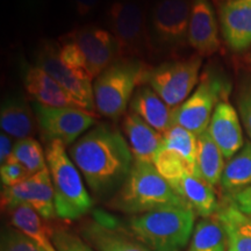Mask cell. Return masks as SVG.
Here are the masks:
<instances>
[{"label":"cell","mask_w":251,"mask_h":251,"mask_svg":"<svg viewBox=\"0 0 251 251\" xmlns=\"http://www.w3.org/2000/svg\"><path fill=\"white\" fill-rule=\"evenodd\" d=\"M228 237V251H251V219L229 200L214 214Z\"/></svg>","instance_id":"cb8c5ba5"},{"label":"cell","mask_w":251,"mask_h":251,"mask_svg":"<svg viewBox=\"0 0 251 251\" xmlns=\"http://www.w3.org/2000/svg\"><path fill=\"white\" fill-rule=\"evenodd\" d=\"M57 45L59 58L62 59V62L64 63L68 68H70L75 71L86 72V74H89L86 68V61L83 52L80 51V49L78 48L71 40H69L68 37L64 35L59 37V40L57 41Z\"/></svg>","instance_id":"1f68e13d"},{"label":"cell","mask_w":251,"mask_h":251,"mask_svg":"<svg viewBox=\"0 0 251 251\" xmlns=\"http://www.w3.org/2000/svg\"><path fill=\"white\" fill-rule=\"evenodd\" d=\"M251 186V141L226 164L220 187L226 196L231 197Z\"/></svg>","instance_id":"484cf974"},{"label":"cell","mask_w":251,"mask_h":251,"mask_svg":"<svg viewBox=\"0 0 251 251\" xmlns=\"http://www.w3.org/2000/svg\"><path fill=\"white\" fill-rule=\"evenodd\" d=\"M121 126L135 161L152 163L163 146V134L153 129L151 126L131 111L124 115Z\"/></svg>","instance_id":"d6986e66"},{"label":"cell","mask_w":251,"mask_h":251,"mask_svg":"<svg viewBox=\"0 0 251 251\" xmlns=\"http://www.w3.org/2000/svg\"><path fill=\"white\" fill-rule=\"evenodd\" d=\"M175 109L148 85L137 87L129 103V111L136 113L161 134L176 126Z\"/></svg>","instance_id":"ffe728a7"},{"label":"cell","mask_w":251,"mask_h":251,"mask_svg":"<svg viewBox=\"0 0 251 251\" xmlns=\"http://www.w3.org/2000/svg\"><path fill=\"white\" fill-rule=\"evenodd\" d=\"M229 200L244 214L251 215V186L229 197Z\"/></svg>","instance_id":"8d00e7d4"},{"label":"cell","mask_w":251,"mask_h":251,"mask_svg":"<svg viewBox=\"0 0 251 251\" xmlns=\"http://www.w3.org/2000/svg\"><path fill=\"white\" fill-rule=\"evenodd\" d=\"M188 46L201 57L215 54L220 49L219 24L211 0H193Z\"/></svg>","instance_id":"2e32d148"},{"label":"cell","mask_w":251,"mask_h":251,"mask_svg":"<svg viewBox=\"0 0 251 251\" xmlns=\"http://www.w3.org/2000/svg\"><path fill=\"white\" fill-rule=\"evenodd\" d=\"M7 213L11 225L26 234L43 251H57L52 240L54 231L35 209L23 205L9 209Z\"/></svg>","instance_id":"603a6c76"},{"label":"cell","mask_w":251,"mask_h":251,"mask_svg":"<svg viewBox=\"0 0 251 251\" xmlns=\"http://www.w3.org/2000/svg\"><path fill=\"white\" fill-rule=\"evenodd\" d=\"M193 0H156L148 13L150 37L156 54L177 55L188 46Z\"/></svg>","instance_id":"ba28073f"},{"label":"cell","mask_w":251,"mask_h":251,"mask_svg":"<svg viewBox=\"0 0 251 251\" xmlns=\"http://www.w3.org/2000/svg\"><path fill=\"white\" fill-rule=\"evenodd\" d=\"M9 161L17 162L25 166L30 175H35L43 169L48 168L42 146L34 137L18 140L14 144L13 152Z\"/></svg>","instance_id":"f1b7e54d"},{"label":"cell","mask_w":251,"mask_h":251,"mask_svg":"<svg viewBox=\"0 0 251 251\" xmlns=\"http://www.w3.org/2000/svg\"><path fill=\"white\" fill-rule=\"evenodd\" d=\"M69 2L75 13L80 18L92 15L100 5V0H69Z\"/></svg>","instance_id":"d590c367"},{"label":"cell","mask_w":251,"mask_h":251,"mask_svg":"<svg viewBox=\"0 0 251 251\" xmlns=\"http://www.w3.org/2000/svg\"><path fill=\"white\" fill-rule=\"evenodd\" d=\"M0 126L4 133L17 140L31 137L39 129L33 106L20 94H13L2 100Z\"/></svg>","instance_id":"44dd1931"},{"label":"cell","mask_w":251,"mask_h":251,"mask_svg":"<svg viewBox=\"0 0 251 251\" xmlns=\"http://www.w3.org/2000/svg\"><path fill=\"white\" fill-rule=\"evenodd\" d=\"M83 52L90 77L94 80L109 65L122 58L118 41L105 28L87 25L65 34Z\"/></svg>","instance_id":"4fadbf2b"},{"label":"cell","mask_w":251,"mask_h":251,"mask_svg":"<svg viewBox=\"0 0 251 251\" xmlns=\"http://www.w3.org/2000/svg\"><path fill=\"white\" fill-rule=\"evenodd\" d=\"M196 213L187 206H169L134 215L131 235L151 251H183L194 230Z\"/></svg>","instance_id":"3957f363"},{"label":"cell","mask_w":251,"mask_h":251,"mask_svg":"<svg viewBox=\"0 0 251 251\" xmlns=\"http://www.w3.org/2000/svg\"><path fill=\"white\" fill-rule=\"evenodd\" d=\"M225 156L208 131H203L198 136L197 169L198 174L211 186L220 185L226 163Z\"/></svg>","instance_id":"d4e9b609"},{"label":"cell","mask_w":251,"mask_h":251,"mask_svg":"<svg viewBox=\"0 0 251 251\" xmlns=\"http://www.w3.org/2000/svg\"><path fill=\"white\" fill-rule=\"evenodd\" d=\"M19 6L25 12H29V13H34V12L40 11L42 6H45L47 0H17Z\"/></svg>","instance_id":"f35d334b"},{"label":"cell","mask_w":251,"mask_h":251,"mask_svg":"<svg viewBox=\"0 0 251 251\" xmlns=\"http://www.w3.org/2000/svg\"><path fill=\"white\" fill-rule=\"evenodd\" d=\"M187 251H228V237L215 215L196 225Z\"/></svg>","instance_id":"4316f807"},{"label":"cell","mask_w":251,"mask_h":251,"mask_svg":"<svg viewBox=\"0 0 251 251\" xmlns=\"http://www.w3.org/2000/svg\"><path fill=\"white\" fill-rule=\"evenodd\" d=\"M23 81L27 93L35 102L51 107L81 108L64 87L35 64H24Z\"/></svg>","instance_id":"e0dca14e"},{"label":"cell","mask_w":251,"mask_h":251,"mask_svg":"<svg viewBox=\"0 0 251 251\" xmlns=\"http://www.w3.org/2000/svg\"><path fill=\"white\" fill-rule=\"evenodd\" d=\"M83 234L97 251H151L134 235L121 230L117 220L101 211L94 212Z\"/></svg>","instance_id":"9a60e30c"},{"label":"cell","mask_w":251,"mask_h":251,"mask_svg":"<svg viewBox=\"0 0 251 251\" xmlns=\"http://www.w3.org/2000/svg\"><path fill=\"white\" fill-rule=\"evenodd\" d=\"M237 107L243 127L251 139V79H244L237 94Z\"/></svg>","instance_id":"836d02e7"},{"label":"cell","mask_w":251,"mask_h":251,"mask_svg":"<svg viewBox=\"0 0 251 251\" xmlns=\"http://www.w3.org/2000/svg\"><path fill=\"white\" fill-rule=\"evenodd\" d=\"M109 31L118 41L121 57L144 58L156 54L148 26V14L141 0H113L106 11Z\"/></svg>","instance_id":"8992f818"},{"label":"cell","mask_w":251,"mask_h":251,"mask_svg":"<svg viewBox=\"0 0 251 251\" xmlns=\"http://www.w3.org/2000/svg\"><path fill=\"white\" fill-rule=\"evenodd\" d=\"M41 137L48 144L59 141L65 147L72 146L86 131L97 125V115L84 108L51 107L33 101Z\"/></svg>","instance_id":"30bf717a"},{"label":"cell","mask_w":251,"mask_h":251,"mask_svg":"<svg viewBox=\"0 0 251 251\" xmlns=\"http://www.w3.org/2000/svg\"><path fill=\"white\" fill-rule=\"evenodd\" d=\"M92 194L98 199L114 197L133 168L134 156L121 130L100 122L69 149Z\"/></svg>","instance_id":"6da1fadb"},{"label":"cell","mask_w":251,"mask_h":251,"mask_svg":"<svg viewBox=\"0 0 251 251\" xmlns=\"http://www.w3.org/2000/svg\"><path fill=\"white\" fill-rule=\"evenodd\" d=\"M249 216H250V219H251V215H249Z\"/></svg>","instance_id":"ab89813d"},{"label":"cell","mask_w":251,"mask_h":251,"mask_svg":"<svg viewBox=\"0 0 251 251\" xmlns=\"http://www.w3.org/2000/svg\"><path fill=\"white\" fill-rule=\"evenodd\" d=\"M52 240L57 251H96L76 234L62 228L54 231Z\"/></svg>","instance_id":"d6a6232c"},{"label":"cell","mask_w":251,"mask_h":251,"mask_svg":"<svg viewBox=\"0 0 251 251\" xmlns=\"http://www.w3.org/2000/svg\"><path fill=\"white\" fill-rule=\"evenodd\" d=\"M14 144L15 142H13V137L1 131V134H0V163H1V165L6 164L11 159Z\"/></svg>","instance_id":"74e56055"},{"label":"cell","mask_w":251,"mask_h":251,"mask_svg":"<svg viewBox=\"0 0 251 251\" xmlns=\"http://www.w3.org/2000/svg\"><path fill=\"white\" fill-rule=\"evenodd\" d=\"M183 201L202 219L211 218L219 211L220 203L214 187L200 176L186 174L171 186Z\"/></svg>","instance_id":"7402d4cb"},{"label":"cell","mask_w":251,"mask_h":251,"mask_svg":"<svg viewBox=\"0 0 251 251\" xmlns=\"http://www.w3.org/2000/svg\"><path fill=\"white\" fill-rule=\"evenodd\" d=\"M146 68L141 59L122 57L93 80L94 106L100 115L113 121L124 118L135 91L143 85Z\"/></svg>","instance_id":"5b68a950"},{"label":"cell","mask_w":251,"mask_h":251,"mask_svg":"<svg viewBox=\"0 0 251 251\" xmlns=\"http://www.w3.org/2000/svg\"><path fill=\"white\" fill-rule=\"evenodd\" d=\"M250 57H251V56H250Z\"/></svg>","instance_id":"60d3db41"},{"label":"cell","mask_w":251,"mask_h":251,"mask_svg":"<svg viewBox=\"0 0 251 251\" xmlns=\"http://www.w3.org/2000/svg\"><path fill=\"white\" fill-rule=\"evenodd\" d=\"M0 251H43L31 238L19 229L6 227L1 231Z\"/></svg>","instance_id":"4dcf8cb0"},{"label":"cell","mask_w":251,"mask_h":251,"mask_svg":"<svg viewBox=\"0 0 251 251\" xmlns=\"http://www.w3.org/2000/svg\"><path fill=\"white\" fill-rule=\"evenodd\" d=\"M29 206L43 219L56 218L55 194L49 169L31 175L26 180L1 188V207L6 212L18 206Z\"/></svg>","instance_id":"7c38bea8"},{"label":"cell","mask_w":251,"mask_h":251,"mask_svg":"<svg viewBox=\"0 0 251 251\" xmlns=\"http://www.w3.org/2000/svg\"><path fill=\"white\" fill-rule=\"evenodd\" d=\"M202 57L172 58L155 67L147 65L143 85H148L172 108L180 106L194 91L200 80Z\"/></svg>","instance_id":"52a82bcc"},{"label":"cell","mask_w":251,"mask_h":251,"mask_svg":"<svg viewBox=\"0 0 251 251\" xmlns=\"http://www.w3.org/2000/svg\"><path fill=\"white\" fill-rule=\"evenodd\" d=\"M231 84L224 75L206 69L191 96L175 109L176 125L199 136L208 129L213 112L219 102L227 100Z\"/></svg>","instance_id":"9c48e42d"},{"label":"cell","mask_w":251,"mask_h":251,"mask_svg":"<svg viewBox=\"0 0 251 251\" xmlns=\"http://www.w3.org/2000/svg\"><path fill=\"white\" fill-rule=\"evenodd\" d=\"M218 12L226 45L235 52L251 48V0H219Z\"/></svg>","instance_id":"5bb4252c"},{"label":"cell","mask_w":251,"mask_h":251,"mask_svg":"<svg viewBox=\"0 0 251 251\" xmlns=\"http://www.w3.org/2000/svg\"><path fill=\"white\" fill-rule=\"evenodd\" d=\"M34 64L43 69L59 85L64 87L81 108L91 112L96 109L92 78L86 72L72 70L62 62L56 41L46 40L41 42L35 51Z\"/></svg>","instance_id":"8fae6325"},{"label":"cell","mask_w":251,"mask_h":251,"mask_svg":"<svg viewBox=\"0 0 251 251\" xmlns=\"http://www.w3.org/2000/svg\"><path fill=\"white\" fill-rule=\"evenodd\" d=\"M30 176L27 169L17 162L9 161L0 166V179H1V185L5 187L20 184Z\"/></svg>","instance_id":"e575fe53"},{"label":"cell","mask_w":251,"mask_h":251,"mask_svg":"<svg viewBox=\"0 0 251 251\" xmlns=\"http://www.w3.org/2000/svg\"><path fill=\"white\" fill-rule=\"evenodd\" d=\"M109 203L114 209L133 215L163 207L187 206L153 163L143 161H134L127 179Z\"/></svg>","instance_id":"7a4b0ae2"},{"label":"cell","mask_w":251,"mask_h":251,"mask_svg":"<svg viewBox=\"0 0 251 251\" xmlns=\"http://www.w3.org/2000/svg\"><path fill=\"white\" fill-rule=\"evenodd\" d=\"M46 157L54 187L57 218L75 221L89 214L93 199L80 171L67 152V147L59 141H52L47 144Z\"/></svg>","instance_id":"277c9868"},{"label":"cell","mask_w":251,"mask_h":251,"mask_svg":"<svg viewBox=\"0 0 251 251\" xmlns=\"http://www.w3.org/2000/svg\"><path fill=\"white\" fill-rule=\"evenodd\" d=\"M164 141L163 147L172 150L179 155L186 162L192 174L198 175L197 169V152H198V136L192 131L185 129L184 127L176 125L165 134H163Z\"/></svg>","instance_id":"83f0119b"},{"label":"cell","mask_w":251,"mask_h":251,"mask_svg":"<svg viewBox=\"0 0 251 251\" xmlns=\"http://www.w3.org/2000/svg\"><path fill=\"white\" fill-rule=\"evenodd\" d=\"M152 163L157 171L165 178L171 186L180 180L186 174H192L186 162L179 155L163 146L157 152Z\"/></svg>","instance_id":"f546056e"},{"label":"cell","mask_w":251,"mask_h":251,"mask_svg":"<svg viewBox=\"0 0 251 251\" xmlns=\"http://www.w3.org/2000/svg\"><path fill=\"white\" fill-rule=\"evenodd\" d=\"M207 131L228 161L243 148L244 140L240 118L228 100L218 103Z\"/></svg>","instance_id":"ac0fdd59"}]
</instances>
